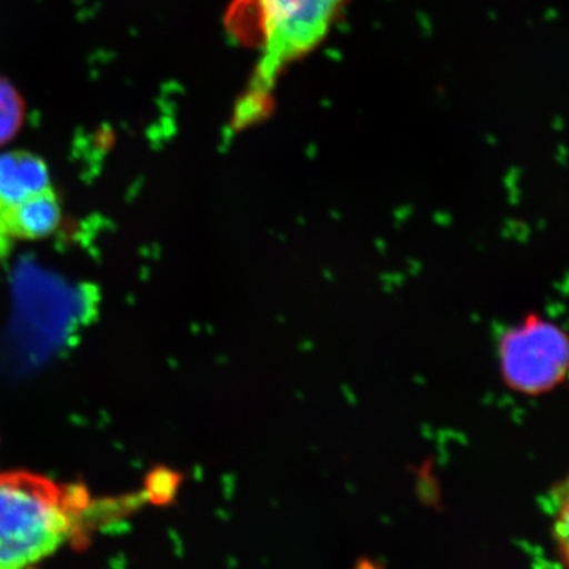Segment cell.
Listing matches in <instances>:
<instances>
[{
    "mask_svg": "<svg viewBox=\"0 0 569 569\" xmlns=\"http://www.w3.org/2000/svg\"><path fill=\"white\" fill-rule=\"evenodd\" d=\"M353 0H233L228 31L258 51L252 81L241 97L239 126L260 121L274 107V91L284 71L312 54Z\"/></svg>",
    "mask_w": 569,
    "mask_h": 569,
    "instance_id": "obj_1",
    "label": "cell"
},
{
    "mask_svg": "<svg viewBox=\"0 0 569 569\" xmlns=\"http://www.w3.org/2000/svg\"><path fill=\"white\" fill-rule=\"evenodd\" d=\"M77 522L69 493L29 471L0 473V569L40 563L66 545Z\"/></svg>",
    "mask_w": 569,
    "mask_h": 569,
    "instance_id": "obj_2",
    "label": "cell"
},
{
    "mask_svg": "<svg viewBox=\"0 0 569 569\" xmlns=\"http://www.w3.org/2000/svg\"><path fill=\"white\" fill-rule=\"evenodd\" d=\"M567 332L538 313H529L498 340V366L505 383L526 396H542L563 383L568 373Z\"/></svg>",
    "mask_w": 569,
    "mask_h": 569,
    "instance_id": "obj_3",
    "label": "cell"
},
{
    "mask_svg": "<svg viewBox=\"0 0 569 569\" xmlns=\"http://www.w3.org/2000/svg\"><path fill=\"white\" fill-rule=\"evenodd\" d=\"M52 187L50 168L37 153L7 151L0 153V260L11 250L6 236L9 213L32 194Z\"/></svg>",
    "mask_w": 569,
    "mask_h": 569,
    "instance_id": "obj_4",
    "label": "cell"
},
{
    "mask_svg": "<svg viewBox=\"0 0 569 569\" xmlns=\"http://www.w3.org/2000/svg\"><path fill=\"white\" fill-rule=\"evenodd\" d=\"M61 222V200L52 186L32 194L9 213L6 236L11 246L17 241H41L54 234Z\"/></svg>",
    "mask_w": 569,
    "mask_h": 569,
    "instance_id": "obj_5",
    "label": "cell"
},
{
    "mask_svg": "<svg viewBox=\"0 0 569 569\" xmlns=\"http://www.w3.org/2000/svg\"><path fill=\"white\" fill-rule=\"evenodd\" d=\"M26 119V102L13 82L0 77V148L13 140Z\"/></svg>",
    "mask_w": 569,
    "mask_h": 569,
    "instance_id": "obj_6",
    "label": "cell"
},
{
    "mask_svg": "<svg viewBox=\"0 0 569 569\" xmlns=\"http://www.w3.org/2000/svg\"><path fill=\"white\" fill-rule=\"evenodd\" d=\"M559 515H557L556 523H553V537L559 545L560 559L567 565L568 557V498L567 485L561 489Z\"/></svg>",
    "mask_w": 569,
    "mask_h": 569,
    "instance_id": "obj_7",
    "label": "cell"
}]
</instances>
